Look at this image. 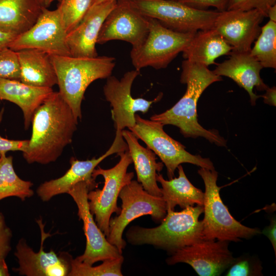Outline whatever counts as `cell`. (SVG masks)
<instances>
[{"mask_svg":"<svg viewBox=\"0 0 276 276\" xmlns=\"http://www.w3.org/2000/svg\"><path fill=\"white\" fill-rule=\"evenodd\" d=\"M262 234L265 235L270 241L276 255V220L275 217L271 219L269 225L262 231Z\"/></svg>","mask_w":276,"mask_h":276,"instance_id":"37","label":"cell"},{"mask_svg":"<svg viewBox=\"0 0 276 276\" xmlns=\"http://www.w3.org/2000/svg\"><path fill=\"white\" fill-rule=\"evenodd\" d=\"M148 32V17L137 10L130 0H117L116 7L102 24L97 43L119 40L135 48L143 43Z\"/></svg>","mask_w":276,"mask_h":276,"instance_id":"15","label":"cell"},{"mask_svg":"<svg viewBox=\"0 0 276 276\" xmlns=\"http://www.w3.org/2000/svg\"><path fill=\"white\" fill-rule=\"evenodd\" d=\"M32 132L22 155L29 164L55 162L71 143L78 119L59 91L40 105L32 120Z\"/></svg>","mask_w":276,"mask_h":276,"instance_id":"1","label":"cell"},{"mask_svg":"<svg viewBox=\"0 0 276 276\" xmlns=\"http://www.w3.org/2000/svg\"><path fill=\"white\" fill-rule=\"evenodd\" d=\"M119 197L122 201L121 211L115 217L110 218L106 239L122 254L126 244L123 233L128 224L146 215H150L154 221L160 223L167 214V209L162 197L150 194L135 180L122 188Z\"/></svg>","mask_w":276,"mask_h":276,"instance_id":"6","label":"cell"},{"mask_svg":"<svg viewBox=\"0 0 276 276\" xmlns=\"http://www.w3.org/2000/svg\"><path fill=\"white\" fill-rule=\"evenodd\" d=\"M139 75L140 71L134 70L125 73L120 79L111 75L107 78L103 93L112 107L111 117L116 130L122 131L126 127H133L135 124V113L140 111L146 113L151 105L162 97L159 95L151 101L134 98L131 94V87Z\"/></svg>","mask_w":276,"mask_h":276,"instance_id":"13","label":"cell"},{"mask_svg":"<svg viewBox=\"0 0 276 276\" xmlns=\"http://www.w3.org/2000/svg\"><path fill=\"white\" fill-rule=\"evenodd\" d=\"M203 205L188 206L180 212L167 210L160 225L153 228L133 226L126 233L128 242L134 245L150 244L170 254L203 239Z\"/></svg>","mask_w":276,"mask_h":276,"instance_id":"3","label":"cell"},{"mask_svg":"<svg viewBox=\"0 0 276 276\" xmlns=\"http://www.w3.org/2000/svg\"><path fill=\"white\" fill-rule=\"evenodd\" d=\"M178 177L166 180L157 174L156 180L160 183L162 197L166 209L174 211L176 205L181 209L194 204L203 205L204 192L195 187L188 179L181 165L177 167Z\"/></svg>","mask_w":276,"mask_h":276,"instance_id":"26","label":"cell"},{"mask_svg":"<svg viewBox=\"0 0 276 276\" xmlns=\"http://www.w3.org/2000/svg\"><path fill=\"white\" fill-rule=\"evenodd\" d=\"M17 53L9 48L0 51V78L20 81Z\"/></svg>","mask_w":276,"mask_h":276,"instance_id":"32","label":"cell"},{"mask_svg":"<svg viewBox=\"0 0 276 276\" xmlns=\"http://www.w3.org/2000/svg\"><path fill=\"white\" fill-rule=\"evenodd\" d=\"M41 231V244L39 251L35 252L26 240L20 239L16 246L14 255L18 267L13 270L19 275L26 276H66L71 268L72 257L68 253L57 254L53 249L44 250L45 239L50 236L44 231L42 220H37Z\"/></svg>","mask_w":276,"mask_h":276,"instance_id":"16","label":"cell"},{"mask_svg":"<svg viewBox=\"0 0 276 276\" xmlns=\"http://www.w3.org/2000/svg\"><path fill=\"white\" fill-rule=\"evenodd\" d=\"M123 256L102 261L98 266L86 264L75 259L71 261V268L68 276H122Z\"/></svg>","mask_w":276,"mask_h":276,"instance_id":"29","label":"cell"},{"mask_svg":"<svg viewBox=\"0 0 276 276\" xmlns=\"http://www.w3.org/2000/svg\"><path fill=\"white\" fill-rule=\"evenodd\" d=\"M227 276H255L262 275L261 262L254 258L242 256L235 258L227 268Z\"/></svg>","mask_w":276,"mask_h":276,"instance_id":"31","label":"cell"},{"mask_svg":"<svg viewBox=\"0 0 276 276\" xmlns=\"http://www.w3.org/2000/svg\"><path fill=\"white\" fill-rule=\"evenodd\" d=\"M276 22L269 20L261 27V32L249 53L263 67L276 68Z\"/></svg>","mask_w":276,"mask_h":276,"instance_id":"28","label":"cell"},{"mask_svg":"<svg viewBox=\"0 0 276 276\" xmlns=\"http://www.w3.org/2000/svg\"><path fill=\"white\" fill-rule=\"evenodd\" d=\"M16 36L12 33L0 30V51L8 48L10 43Z\"/></svg>","mask_w":276,"mask_h":276,"instance_id":"39","label":"cell"},{"mask_svg":"<svg viewBox=\"0 0 276 276\" xmlns=\"http://www.w3.org/2000/svg\"><path fill=\"white\" fill-rule=\"evenodd\" d=\"M94 188L88 182L81 181L74 185L67 192L78 207V215L83 221V229L86 239L84 253L75 259L89 265L122 256L118 248L107 241L90 211L87 194L89 191Z\"/></svg>","mask_w":276,"mask_h":276,"instance_id":"12","label":"cell"},{"mask_svg":"<svg viewBox=\"0 0 276 276\" xmlns=\"http://www.w3.org/2000/svg\"><path fill=\"white\" fill-rule=\"evenodd\" d=\"M222 79L208 66L185 59L180 79L181 83L187 85L185 94L171 108L153 114L150 120L164 126H176L185 137H202L218 146L226 147V141L217 130L206 129L198 123L197 113V102L203 92L211 84Z\"/></svg>","mask_w":276,"mask_h":276,"instance_id":"2","label":"cell"},{"mask_svg":"<svg viewBox=\"0 0 276 276\" xmlns=\"http://www.w3.org/2000/svg\"><path fill=\"white\" fill-rule=\"evenodd\" d=\"M232 51V47L213 28L197 31L182 52L185 60L208 67Z\"/></svg>","mask_w":276,"mask_h":276,"instance_id":"25","label":"cell"},{"mask_svg":"<svg viewBox=\"0 0 276 276\" xmlns=\"http://www.w3.org/2000/svg\"><path fill=\"white\" fill-rule=\"evenodd\" d=\"M17 53L21 82L40 87L52 88L57 84V77L50 55L32 49L21 50Z\"/></svg>","mask_w":276,"mask_h":276,"instance_id":"23","label":"cell"},{"mask_svg":"<svg viewBox=\"0 0 276 276\" xmlns=\"http://www.w3.org/2000/svg\"><path fill=\"white\" fill-rule=\"evenodd\" d=\"M113 1V0H92L91 6L100 4L101 3H103V2H107V1Z\"/></svg>","mask_w":276,"mask_h":276,"instance_id":"43","label":"cell"},{"mask_svg":"<svg viewBox=\"0 0 276 276\" xmlns=\"http://www.w3.org/2000/svg\"><path fill=\"white\" fill-rule=\"evenodd\" d=\"M198 173L205 186L203 239L239 242L261 233L259 228L246 226L231 215L220 197L221 188L217 185L218 173L215 169L200 168Z\"/></svg>","mask_w":276,"mask_h":276,"instance_id":"5","label":"cell"},{"mask_svg":"<svg viewBox=\"0 0 276 276\" xmlns=\"http://www.w3.org/2000/svg\"><path fill=\"white\" fill-rule=\"evenodd\" d=\"M149 32L140 45L132 48L130 56L135 70L151 66L164 68L182 52L196 33H181L163 25L157 19L148 17Z\"/></svg>","mask_w":276,"mask_h":276,"instance_id":"7","label":"cell"},{"mask_svg":"<svg viewBox=\"0 0 276 276\" xmlns=\"http://www.w3.org/2000/svg\"><path fill=\"white\" fill-rule=\"evenodd\" d=\"M38 1L43 6V0H38Z\"/></svg>","mask_w":276,"mask_h":276,"instance_id":"44","label":"cell"},{"mask_svg":"<svg viewBox=\"0 0 276 276\" xmlns=\"http://www.w3.org/2000/svg\"><path fill=\"white\" fill-rule=\"evenodd\" d=\"M228 246V241L202 239L171 253L166 262L188 264L200 276L219 275L235 259Z\"/></svg>","mask_w":276,"mask_h":276,"instance_id":"14","label":"cell"},{"mask_svg":"<svg viewBox=\"0 0 276 276\" xmlns=\"http://www.w3.org/2000/svg\"><path fill=\"white\" fill-rule=\"evenodd\" d=\"M0 156H1V154H0Z\"/></svg>","mask_w":276,"mask_h":276,"instance_id":"46","label":"cell"},{"mask_svg":"<svg viewBox=\"0 0 276 276\" xmlns=\"http://www.w3.org/2000/svg\"><path fill=\"white\" fill-rule=\"evenodd\" d=\"M43 6L38 0H0V30L19 35L36 21Z\"/></svg>","mask_w":276,"mask_h":276,"instance_id":"24","label":"cell"},{"mask_svg":"<svg viewBox=\"0 0 276 276\" xmlns=\"http://www.w3.org/2000/svg\"><path fill=\"white\" fill-rule=\"evenodd\" d=\"M266 93L261 96L263 98L265 103L271 106H275L276 102V88L275 86L268 87L265 90Z\"/></svg>","mask_w":276,"mask_h":276,"instance_id":"38","label":"cell"},{"mask_svg":"<svg viewBox=\"0 0 276 276\" xmlns=\"http://www.w3.org/2000/svg\"><path fill=\"white\" fill-rule=\"evenodd\" d=\"M128 149L122 131H116L114 141L109 149L98 158L79 160L74 157L70 159L71 167L59 178L46 181L37 188L36 193L43 201H48L54 196L67 193L76 184L86 181L95 188L98 186L92 174L96 167L107 157L114 154L124 152Z\"/></svg>","mask_w":276,"mask_h":276,"instance_id":"17","label":"cell"},{"mask_svg":"<svg viewBox=\"0 0 276 276\" xmlns=\"http://www.w3.org/2000/svg\"><path fill=\"white\" fill-rule=\"evenodd\" d=\"M53 91L52 88L33 86L18 80L0 78V101L7 100L20 107L26 129L29 128L37 108Z\"/></svg>","mask_w":276,"mask_h":276,"instance_id":"22","label":"cell"},{"mask_svg":"<svg viewBox=\"0 0 276 276\" xmlns=\"http://www.w3.org/2000/svg\"><path fill=\"white\" fill-rule=\"evenodd\" d=\"M29 144V140H12L0 136V154L8 151H25Z\"/></svg>","mask_w":276,"mask_h":276,"instance_id":"36","label":"cell"},{"mask_svg":"<svg viewBox=\"0 0 276 276\" xmlns=\"http://www.w3.org/2000/svg\"><path fill=\"white\" fill-rule=\"evenodd\" d=\"M276 4V0H227L226 10H250L257 9L267 17L268 9Z\"/></svg>","mask_w":276,"mask_h":276,"instance_id":"33","label":"cell"},{"mask_svg":"<svg viewBox=\"0 0 276 276\" xmlns=\"http://www.w3.org/2000/svg\"><path fill=\"white\" fill-rule=\"evenodd\" d=\"M3 153L0 156V201L9 197H16L22 201L32 197L33 183L21 179L16 173L13 157Z\"/></svg>","mask_w":276,"mask_h":276,"instance_id":"27","label":"cell"},{"mask_svg":"<svg viewBox=\"0 0 276 276\" xmlns=\"http://www.w3.org/2000/svg\"><path fill=\"white\" fill-rule=\"evenodd\" d=\"M229 58L217 64L213 72L219 76L232 79L248 94L251 105L261 96L256 95L254 89L264 91L268 87L260 77V71L263 68L261 64L249 52L232 51Z\"/></svg>","mask_w":276,"mask_h":276,"instance_id":"20","label":"cell"},{"mask_svg":"<svg viewBox=\"0 0 276 276\" xmlns=\"http://www.w3.org/2000/svg\"><path fill=\"white\" fill-rule=\"evenodd\" d=\"M177 1L201 10H206L210 7H214L219 12L226 10L227 6V0H177Z\"/></svg>","mask_w":276,"mask_h":276,"instance_id":"35","label":"cell"},{"mask_svg":"<svg viewBox=\"0 0 276 276\" xmlns=\"http://www.w3.org/2000/svg\"><path fill=\"white\" fill-rule=\"evenodd\" d=\"M174 1H177V0H174Z\"/></svg>","mask_w":276,"mask_h":276,"instance_id":"45","label":"cell"},{"mask_svg":"<svg viewBox=\"0 0 276 276\" xmlns=\"http://www.w3.org/2000/svg\"><path fill=\"white\" fill-rule=\"evenodd\" d=\"M123 137L125 141L130 156L134 164L137 181L150 194L162 197V191L157 183V172L163 168L162 162H157L156 154L149 148L143 147L131 131L123 129Z\"/></svg>","mask_w":276,"mask_h":276,"instance_id":"21","label":"cell"},{"mask_svg":"<svg viewBox=\"0 0 276 276\" xmlns=\"http://www.w3.org/2000/svg\"><path fill=\"white\" fill-rule=\"evenodd\" d=\"M59 92L75 117L82 118L81 103L88 86L94 81L107 79L115 66V58L102 56L93 58L51 55Z\"/></svg>","mask_w":276,"mask_h":276,"instance_id":"4","label":"cell"},{"mask_svg":"<svg viewBox=\"0 0 276 276\" xmlns=\"http://www.w3.org/2000/svg\"><path fill=\"white\" fill-rule=\"evenodd\" d=\"M146 17L157 19L163 25L181 33H196L210 29L219 12L196 9L174 0H130Z\"/></svg>","mask_w":276,"mask_h":276,"instance_id":"10","label":"cell"},{"mask_svg":"<svg viewBox=\"0 0 276 276\" xmlns=\"http://www.w3.org/2000/svg\"><path fill=\"white\" fill-rule=\"evenodd\" d=\"M267 17L269 18V20L276 22V4L269 8L267 12Z\"/></svg>","mask_w":276,"mask_h":276,"instance_id":"41","label":"cell"},{"mask_svg":"<svg viewBox=\"0 0 276 276\" xmlns=\"http://www.w3.org/2000/svg\"><path fill=\"white\" fill-rule=\"evenodd\" d=\"M60 2L61 0H43V6L48 8L54 1Z\"/></svg>","mask_w":276,"mask_h":276,"instance_id":"42","label":"cell"},{"mask_svg":"<svg viewBox=\"0 0 276 276\" xmlns=\"http://www.w3.org/2000/svg\"><path fill=\"white\" fill-rule=\"evenodd\" d=\"M67 34L59 8L50 10L43 6L35 23L17 35L8 48L16 52L32 49L50 55L71 56Z\"/></svg>","mask_w":276,"mask_h":276,"instance_id":"11","label":"cell"},{"mask_svg":"<svg viewBox=\"0 0 276 276\" xmlns=\"http://www.w3.org/2000/svg\"><path fill=\"white\" fill-rule=\"evenodd\" d=\"M119 162L112 168L103 169L99 167L95 169L94 178L101 175L104 179L102 189L88 191L87 198L90 211L95 217V221L106 237L109 232V222L113 213L119 214L121 208L117 200L122 188L132 180L133 172H127L129 166L132 163L128 149L119 153Z\"/></svg>","mask_w":276,"mask_h":276,"instance_id":"9","label":"cell"},{"mask_svg":"<svg viewBox=\"0 0 276 276\" xmlns=\"http://www.w3.org/2000/svg\"><path fill=\"white\" fill-rule=\"evenodd\" d=\"M92 0H61L58 6L67 33L79 23L91 6Z\"/></svg>","mask_w":276,"mask_h":276,"instance_id":"30","label":"cell"},{"mask_svg":"<svg viewBox=\"0 0 276 276\" xmlns=\"http://www.w3.org/2000/svg\"><path fill=\"white\" fill-rule=\"evenodd\" d=\"M12 233L0 211V262L5 260L11 250Z\"/></svg>","mask_w":276,"mask_h":276,"instance_id":"34","label":"cell"},{"mask_svg":"<svg viewBox=\"0 0 276 276\" xmlns=\"http://www.w3.org/2000/svg\"><path fill=\"white\" fill-rule=\"evenodd\" d=\"M135 125L128 129L159 157L166 167L169 179L173 178L175 170L183 163L215 169L209 158L191 154L185 146L170 137L164 131V125L161 123L143 119L137 114H135Z\"/></svg>","mask_w":276,"mask_h":276,"instance_id":"8","label":"cell"},{"mask_svg":"<svg viewBox=\"0 0 276 276\" xmlns=\"http://www.w3.org/2000/svg\"><path fill=\"white\" fill-rule=\"evenodd\" d=\"M265 15L261 11L230 10L219 12L214 28L232 47V51L249 52L261 32Z\"/></svg>","mask_w":276,"mask_h":276,"instance_id":"18","label":"cell"},{"mask_svg":"<svg viewBox=\"0 0 276 276\" xmlns=\"http://www.w3.org/2000/svg\"><path fill=\"white\" fill-rule=\"evenodd\" d=\"M117 0L91 6L78 25L66 36L71 56L93 58L98 56L96 44L102 24Z\"/></svg>","mask_w":276,"mask_h":276,"instance_id":"19","label":"cell"},{"mask_svg":"<svg viewBox=\"0 0 276 276\" xmlns=\"http://www.w3.org/2000/svg\"><path fill=\"white\" fill-rule=\"evenodd\" d=\"M10 273L5 260L0 262V276H9Z\"/></svg>","mask_w":276,"mask_h":276,"instance_id":"40","label":"cell"}]
</instances>
